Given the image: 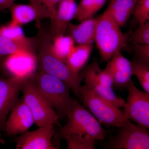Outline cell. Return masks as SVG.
<instances>
[{
	"mask_svg": "<svg viewBox=\"0 0 149 149\" xmlns=\"http://www.w3.org/2000/svg\"><path fill=\"white\" fill-rule=\"evenodd\" d=\"M38 35L39 41L36 57L39 71L56 77L66 83L78 97L83 79V74L74 72L65 62L54 54L52 40L47 29L40 27Z\"/></svg>",
	"mask_w": 149,
	"mask_h": 149,
	"instance_id": "6da1fadb",
	"label": "cell"
},
{
	"mask_svg": "<svg viewBox=\"0 0 149 149\" xmlns=\"http://www.w3.org/2000/svg\"><path fill=\"white\" fill-rule=\"evenodd\" d=\"M107 10L99 16L94 41L102 60L109 62L117 52L130 51L128 45L129 34H124Z\"/></svg>",
	"mask_w": 149,
	"mask_h": 149,
	"instance_id": "7a4b0ae2",
	"label": "cell"
},
{
	"mask_svg": "<svg viewBox=\"0 0 149 149\" xmlns=\"http://www.w3.org/2000/svg\"><path fill=\"white\" fill-rule=\"evenodd\" d=\"M67 118V122L61 128L58 135L59 139L66 135L76 134L102 141L109 132L102 127L97 119L76 99L73 100Z\"/></svg>",
	"mask_w": 149,
	"mask_h": 149,
	"instance_id": "3957f363",
	"label": "cell"
},
{
	"mask_svg": "<svg viewBox=\"0 0 149 149\" xmlns=\"http://www.w3.org/2000/svg\"><path fill=\"white\" fill-rule=\"evenodd\" d=\"M32 77L40 92L56 111L59 118H66L74 100L70 96L69 86L56 77L41 71L35 73Z\"/></svg>",
	"mask_w": 149,
	"mask_h": 149,
	"instance_id": "277c9868",
	"label": "cell"
},
{
	"mask_svg": "<svg viewBox=\"0 0 149 149\" xmlns=\"http://www.w3.org/2000/svg\"><path fill=\"white\" fill-rule=\"evenodd\" d=\"M32 77L23 82L20 91L23 101L32 113L35 123L39 127L49 123L60 126L57 113L40 92Z\"/></svg>",
	"mask_w": 149,
	"mask_h": 149,
	"instance_id": "5b68a950",
	"label": "cell"
},
{
	"mask_svg": "<svg viewBox=\"0 0 149 149\" xmlns=\"http://www.w3.org/2000/svg\"><path fill=\"white\" fill-rule=\"evenodd\" d=\"M78 97L100 123L118 128L124 123L123 112L85 85L80 87Z\"/></svg>",
	"mask_w": 149,
	"mask_h": 149,
	"instance_id": "8992f818",
	"label": "cell"
},
{
	"mask_svg": "<svg viewBox=\"0 0 149 149\" xmlns=\"http://www.w3.org/2000/svg\"><path fill=\"white\" fill-rule=\"evenodd\" d=\"M106 145L110 149H149L148 129L126 119Z\"/></svg>",
	"mask_w": 149,
	"mask_h": 149,
	"instance_id": "52a82bcc",
	"label": "cell"
},
{
	"mask_svg": "<svg viewBox=\"0 0 149 149\" xmlns=\"http://www.w3.org/2000/svg\"><path fill=\"white\" fill-rule=\"evenodd\" d=\"M128 96L125 102L124 118L132 120L147 129L149 128V94L136 87L130 80L127 85Z\"/></svg>",
	"mask_w": 149,
	"mask_h": 149,
	"instance_id": "ba28073f",
	"label": "cell"
},
{
	"mask_svg": "<svg viewBox=\"0 0 149 149\" xmlns=\"http://www.w3.org/2000/svg\"><path fill=\"white\" fill-rule=\"evenodd\" d=\"M33 76L0 77V131H5L8 115L19 100L22 85Z\"/></svg>",
	"mask_w": 149,
	"mask_h": 149,
	"instance_id": "9c48e42d",
	"label": "cell"
},
{
	"mask_svg": "<svg viewBox=\"0 0 149 149\" xmlns=\"http://www.w3.org/2000/svg\"><path fill=\"white\" fill-rule=\"evenodd\" d=\"M54 124L49 123L37 130L22 133L15 140L16 149H56L52 142L55 130Z\"/></svg>",
	"mask_w": 149,
	"mask_h": 149,
	"instance_id": "30bf717a",
	"label": "cell"
},
{
	"mask_svg": "<svg viewBox=\"0 0 149 149\" xmlns=\"http://www.w3.org/2000/svg\"><path fill=\"white\" fill-rule=\"evenodd\" d=\"M7 119L5 131L8 136H14L28 131L35 123L32 113L23 99L18 100Z\"/></svg>",
	"mask_w": 149,
	"mask_h": 149,
	"instance_id": "8fae6325",
	"label": "cell"
},
{
	"mask_svg": "<svg viewBox=\"0 0 149 149\" xmlns=\"http://www.w3.org/2000/svg\"><path fill=\"white\" fill-rule=\"evenodd\" d=\"M77 6L75 0H62L59 3L55 15L50 19L47 29L52 40L65 34L67 27L74 18Z\"/></svg>",
	"mask_w": 149,
	"mask_h": 149,
	"instance_id": "7c38bea8",
	"label": "cell"
},
{
	"mask_svg": "<svg viewBox=\"0 0 149 149\" xmlns=\"http://www.w3.org/2000/svg\"><path fill=\"white\" fill-rule=\"evenodd\" d=\"M3 65L11 77L33 76L37 66L36 54L27 52L12 54L8 56Z\"/></svg>",
	"mask_w": 149,
	"mask_h": 149,
	"instance_id": "4fadbf2b",
	"label": "cell"
},
{
	"mask_svg": "<svg viewBox=\"0 0 149 149\" xmlns=\"http://www.w3.org/2000/svg\"><path fill=\"white\" fill-rule=\"evenodd\" d=\"M105 70L111 76L113 85L118 89L127 88L132 75V63L121 53L117 52L108 62Z\"/></svg>",
	"mask_w": 149,
	"mask_h": 149,
	"instance_id": "5bb4252c",
	"label": "cell"
},
{
	"mask_svg": "<svg viewBox=\"0 0 149 149\" xmlns=\"http://www.w3.org/2000/svg\"><path fill=\"white\" fill-rule=\"evenodd\" d=\"M98 18L99 17L88 19L78 24L70 23L65 34L71 37L77 45L91 44L94 41Z\"/></svg>",
	"mask_w": 149,
	"mask_h": 149,
	"instance_id": "9a60e30c",
	"label": "cell"
},
{
	"mask_svg": "<svg viewBox=\"0 0 149 149\" xmlns=\"http://www.w3.org/2000/svg\"><path fill=\"white\" fill-rule=\"evenodd\" d=\"M39 41L38 35L22 42L9 40L0 35V56L24 52L36 54Z\"/></svg>",
	"mask_w": 149,
	"mask_h": 149,
	"instance_id": "2e32d148",
	"label": "cell"
},
{
	"mask_svg": "<svg viewBox=\"0 0 149 149\" xmlns=\"http://www.w3.org/2000/svg\"><path fill=\"white\" fill-rule=\"evenodd\" d=\"M139 0H109L107 9L119 26L125 25Z\"/></svg>",
	"mask_w": 149,
	"mask_h": 149,
	"instance_id": "e0dca14e",
	"label": "cell"
},
{
	"mask_svg": "<svg viewBox=\"0 0 149 149\" xmlns=\"http://www.w3.org/2000/svg\"><path fill=\"white\" fill-rule=\"evenodd\" d=\"M93 48V43L75 46L65 62L74 72L79 73L88 61Z\"/></svg>",
	"mask_w": 149,
	"mask_h": 149,
	"instance_id": "ac0fdd59",
	"label": "cell"
},
{
	"mask_svg": "<svg viewBox=\"0 0 149 149\" xmlns=\"http://www.w3.org/2000/svg\"><path fill=\"white\" fill-rule=\"evenodd\" d=\"M11 15V22L17 25L27 24L33 20H37L36 11L30 4H22L14 3L9 8Z\"/></svg>",
	"mask_w": 149,
	"mask_h": 149,
	"instance_id": "d6986e66",
	"label": "cell"
},
{
	"mask_svg": "<svg viewBox=\"0 0 149 149\" xmlns=\"http://www.w3.org/2000/svg\"><path fill=\"white\" fill-rule=\"evenodd\" d=\"M107 0H81L77 6L74 18L81 22L92 18L104 5Z\"/></svg>",
	"mask_w": 149,
	"mask_h": 149,
	"instance_id": "ffe728a7",
	"label": "cell"
},
{
	"mask_svg": "<svg viewBox=\"0 0 149 149\" xmlns=\"http://www.w3.org/2000/svg\"><path fill=\"white\" fill-rule=\"evenodd\" d=\"M62 0H29V4L35 8L37 15V21L44 18H53L57 7Z\"/></svg>",
	"mask_w": 149,
	"mask_h": 149,
	"instance_id": "44dd1931",
	"label": "cell"
},
{
	"mask_svg": "<svg viewBox=\"0 0 149 149\" xmlns=\"http://www.w3.org/2000/svg\"><path fill=\"white\" fill-rule=\"evenodd\" d=\"M52 42L54 54L65 62L69 54L75 47L74 40L69 36L64 35L56 37L52 40Z\"/></svg>",
	"mask_w": 149,
	"mask_h": 149,
	"instance_id": "7402d4cb",
	"label": "cell"
},
{
	"mask_svg": "<svg viewBox=\"0 0 149 149\" xmlns=\"http://www.w3.org/2000/svg\"><path fill=\"white\" fill-rule=\"evenodd\" d=\"M67 144L68 149H95V141L93 139L76 134L66 135L63 137Z\"/></svg>",
	"mask_w": 149,
	"mask_h": 149,
	"instance_id": "603a6c76",
	"label": "cell"
},
{
	"mask_svg": "<svg viewBox=\"0 0 149 149\" xmlns=\"http://www.w3.org/2000/svg\"><path fill=\"white\" fill-rule=\"evenodd\" d=\"M20 25L11 22L0 27V35L4 38L14 41H24L29 38L24 35L23 29Z\"/></svg>",
	"mask_w": 149,
	"mask_h": 149,
	"instance_id": "cb8c5ba5",
	"label": "cell"
},
{
	"mask_svg": "<svg viewBox=\"0 0 149 149\" xmlns=\"http://www.w3.org/2000/svg\"><path fill=\"white\" fill-rule=\"evenodd\" d=\"M132 74L137 77L144 91L149 94V66L133 61Z\"/></svg>",
	"mask_w": 149,
	"mask_h": 149,
	"instance_id": "d4e9b609",
	"label": "cell"
},
{
	"mask_svg": "<svg viewBox=\"0 0 149 149\" xmlns=\"http://www.w3.org/2000/svg\"><path fill=\"white\" fill-rule=\"evenodd\" d=\"M128 42L136 44H149V21L139 26L128 36Z\"/></svg>",
	"mask_w": 149,
	"mask_h": 149,
	"instance_id": "484cf974",
	"label": "cell"
},
{
	"mask_svg": "<svg viewBox=\"0 0 149 149\" xmlns=\"http://www.w3.org/2000/svg\"><path fill=\"white\" fill-rule=\"evenodd\" d=\"M133 19L139 24H144L149 20V0H139L133 9Z\"/></svg>",
	"mask_w": 149,
	"mask_h": 149,
	"instance_id": "4316f807",
	"label": "cell"
},
{
	"mask_svg": "<svg viewBox=\"0 0 149 149\" xmlns=\"http://www.w3.org/2000/svg\"><path fill=\"white\" fill-rule=\"evenodd\" d=\"M131 44L130 49L134 54L133 61L149 66V44Z\"/></svg>",
	"mask_w": 149,
	"mask_h": 149,
	"instance_id": "83f0119b",
	"label": "cell"
},
{
	"mask_svg": "<svg viewBox=\"0 0 149 149\" xmlns=\"http://www.w3.org/2000/svg\"><path fill=\"white\" fill-rule=\"evenodd\" d=\"M16 0H0V11L9 8Z\"/></svg>",
	"mask_w": 149,
	"mask_h": 149,
	"instance_id": "f1b7e54d",
	"label": "cell"
},
{
	"mask_svg": "<svg viewBox=\"0 0 149 149\" xmlns=\"http://www.w3.org/2000/svg\"><path fill=\"white\" fill-rule=\"evenodd\" d=\"M0 138H1V137H0Z\"/></svg>",
	"mask_w": 149,
	"mask_h": 149,
	"instance_id": "f546056e",
	"label": "cell"
},
{
	"mask_svg": "<svg viewBox=\"0 0 149 149\" xmlns=\"http://www.w3.org/2000/svg\"><path fill=\"white\" fill-rule=\"evenodd\" d=\"M0 57H1V56H0Z\"/></svg>",
	"mask_w": 149,
	"mask_h": 149,
	"instance_id": "4dcf8cb0",
	"label": "cell"
}]
</instances>
